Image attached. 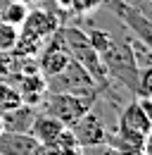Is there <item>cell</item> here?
Wrapping results in <instances>:
<instances>
[{
  "instance_id": "6da1fadb",
  "label": "cell",
  "mask_w": 152,
  "mask_h": 155,
  "mask_svg": "<svg viewBox=\"0 0 152 155\" xmlns=\"http://www.w3.org/2000/svg\"><path fill=\"white\" fill-rule=\"evenodd\" d=\"M105 69H107V77L116 81L119 86H124L128 93H138V74H140V67L131 53V45H128V38L124 41H114L109 43V48L100 55Z\"/></svg>"
},
{
  "instance_id": "7a4b0ae2",
  "label": "cell",
  "mask_w": 152,
  "mask_h": 155,
  "mask_svg": "<svg viewBox=\"0 0 152 155\" xmlns=\"http://www.w3.org/2000/svg\"><path fill=\"white\" fill-rule=\"evenodd\" d=\"M45 91L71 93V96H97V86H95L93 77L74 60H69L62 72L45 79Z\"/></svg>"
},
{
  "instance_id": "3957f363",
  "label": "cell",
  "mask_w": 152,
  "mask_h": 155,
  "mask_svg": "<svg viewBox=\"0 0 152 155\" xmlns=\"http://www.w3.org/2000/svg\"><path fill=\"white\" fill-rule=\"evenodd\" d=\"M97 96H71V93H50L43 103V112L55 117L64 127L76 124L88 110H93Z\"/></svg>"
},
{
  "instance_id": "277c9868",
  "label": "cell",
  "mask_w": 152,
  "mask_h": 155,
  "mask_svg": "<svg viewBox=\"0 0 152 155\" xmlns=\"http://www.w3.org/2000/svg\"><path fill=\"white\" fill-rule=\"evenodd\" d=\"M69 129H71V134H74V141H76L78 148H97V146H105L107 131H109L93 110H88V112L81 117L76 124H71Z\"/></svg>"
},
{
  "instance_id": "5b68a950",
  "label": "cell",
  "mask_w": 152,
  "mask_h": 155,
  "mask_svg": "<svg viewBox=\"0 0 152 155\" xmlns=\"http://www.w3.org/2000/svg\"><path fill=\"white\" fill-rule=\"evenodd\" d=\"M119 129H128L135 134L150 136L152 119H150V98H133V103L124 105V110L116 117Z\"/></svg>"
},
{
  "instance_id": "8992f818",
  "label": "cell",
  "mask_w": 152,
  "mask_h": 155,
  "mask_svg": "<svg viewBox=\"0 0 152 155\" xmlns=\"http://www.w3.org/2000/svg\"><path fill=\"white\" fill-rule=\"evenodd\" d=\"M109 7L114 10V15L133 31V38H138V41L150 45L152 43V24H150V17L145 12H140L138 7H131L124 0H109Z\"/></svg>"
},
{
  "instance_id": "52a82bcc",
  "label": "cell",
  "mask_w": 152,
  "mask_h": 155,
  "mask_svg": "<svg viewBox=\"0 0 152 155\" xmlns=\"http://www.w3.org/2000/svg\"><path fill=\"white\" fill-rule=\"evenodd\" d=\"M105 146L112 148L116 155H143L150 148V136H143V134H135V131L116 127V129L107 131Z\"/></svg>"
},
{
  "instance_id": "ba28073f",
  "label": "cell",
  "mask_w": 152,
  "mask_h": 155,
  "mask_svg": "<svg viewBox=\"0 0 152 155\" xmlns=\"http://www.w3.org/2000/svg\"><path fill=\"white\" fill-rule=\"evenodd\" d=\"M69 53H67V48H64V41L59 36V29H57L55 36H50L48 38V45L45 48H40V58H38V67H40V74L43 79L52 77L57 72H62L64 67H67V62H69Z\"/></svg>"
},
{
  "instance_id": "9c48e42d",
  "label": "cell",
  "mask_w": 152,
  "mask_h": 155,
  "mask_svg": "<svg viewBox=\"0 0 152 155\" xmlns=\"http://www.w3.org/2000/svg\"><path fill=\"white\" fill-rule=\"evenodd\" d=\"M43 146L26 131H2L0 155H40Z\"/></svg>"
},
{
  "instance_id": "30bf717a",
  "label": "cell",
  "mask_w": 152,
  "mask_h": 155,
  "mask_svg": "<svg viewBox=\"0 0 152 155\" xmlns=\"http://www.w3.org/2000/svg\"><path fill=\"white\" fill-rule=\"evenodd\" d=\"M0 115H2L5 131H26V134H31V124H33V119H36L38 110H36V105H21V103H19L17 107L5 110V112H0Z\"/></svg>"
},
{
  "instance_id": "8fae6325",
  "label": "cell",
  "mask_w": 152,
  "mask_h": 155,
  "mask_svg": "<svg viewBox=\"0 0 152 155\" xmlns=\"http://www.w3.org/2000/svg\"><path fill=\"white\" fill-rule=\"evenodd\" d=\"M26 15H29V5H24L19 0H5L2 7H0V21H5L10 26H17V29L24 24Z\"/></svg>"
},
{
  "instance_id": "7c38bea8",
  "label": "cell",
  "mask_w": 152,
  "mask_h": 155,
  "mask_svg": "<svg viewBox=\"0 0 152 155\" xmlns=\"http://www.w3.org/2000/svg\"><path fill=\"white\" fill-rule=\"evenodd\" d=\"M17 38H19V29H17V26H10V24L0 21V53H10V50H14Z\"/></svg>"
},
{
  "instance_id": "4fadbf2b",
  "label": "cell",
  "mask_w": 152,
  "mask_h": 155,
  "mask_svg": "<svg viewBox=\"0 0 152 155\" xmlns=\"http://www.w3.org/2000/svg\"><path fill=\"white\" fill-rule=\"evenodd\" d=\"M5 131V124H2V115H0V134Z\"/></svg>"
},
{
  "instance_id": "5bb4252c",
  "label": "cell",
  "mask_w": 152,
  "mask_h": 155,
  "mask_svg": "<svg viewBox=\"0 0 152 155\" xmlns=\"http://www.w3.org/2000/svg\"><path fill=\"white\" fill-rule=\"evenodd\" d=\"M19 2H24V5H29V2H33V0H19Z\"/></svg>"
},
{
  "instance_id": "9a60e30c",
  "label": "cell",
  "mask_w": 152,
  "mask_h": 155,
  "mask_svg": "<svg viewBox=\"0 0 152 155\" xmlns=\"http://www.w3.org/2000/svg\"><path fill=\"white\" fill-rule=\"evenodd\" d=\"M143 155H147V153H143Z\"/></svg>"
}]
</instances>
